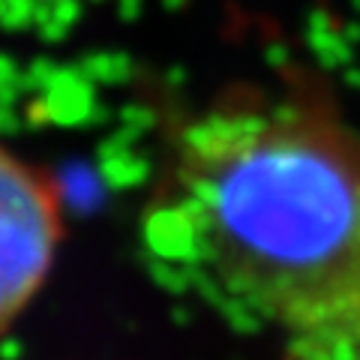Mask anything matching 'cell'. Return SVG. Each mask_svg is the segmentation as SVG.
Returning <instances> with one entry per match:
<instances>
[{
    "label": "cell",
    "mask_w": 360,
    "mask_h": 360,
    "mask_svg": "<svg viewBox=\"0 0 360 360\" xmlns=\"http://www.w3.org/2000/svg\"><path fill=\"white\" fill-rule=\"evenodd\" d=\"M63 243V198L37 165L0 144V336L51 274Z\"/></svg>",
    "instance_id": "2"
},
{
    "label": "cell",
    "mask_w": 360,
    "mask_h": 360,
    "mask_svg": "<svg viewBox=\"0 0 360 360\" xmlns=\"http://www.w3.org/2000/svg\"><path fill=\"white\" fill-rule=\"evenodd\" d=\"M168 279L295 352L360 357V139L303 96H231L168 148L144 210Z\"/></svg>",
    "instance_id": "1"
}]
</instances>
